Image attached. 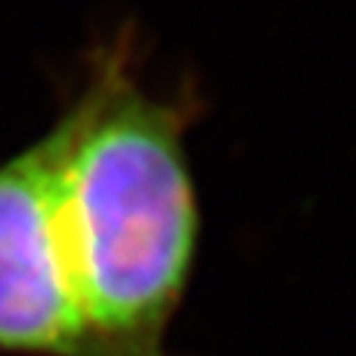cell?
I'll list each match as a JSON object with an SVG mask.
<instances>
[{
    "instance_id": "1",
    "label": "cell",
    "mask_w": 356,
    "mask_h": 356,
    "mask_svg": "<svg viewBox=\"0 0 356 356\" xmlns=\"http://www.w3.org/2000/svg\"><path fill=\"white\" fill-rule=\"evenodd\" d=\"M197 104L194 90L149 93L132 48L113 45L34 140L17 247L34 286L76 323L87 356H168L200 250L186 146Z\"/></svg>"
}]
</instances>
